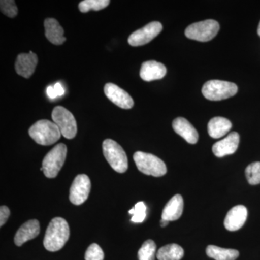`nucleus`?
Here are the masks:
<instances>
[{
	"label": "nucleus",
	"instance_id": "nucleus-1",
	"mask_svg": "<svg viewBox=\"0 0 260 260\" xmlns=\"http://www.w3.org/2000/svg\"><path fill=\"white\" fill-rule=\"evenodd\" d=\"M70 237V227L64 218H53L48 225L44 239V246L47 250L57 251L62 249Z\"/></svg>",
	"mask_w": 260,
	"mask_h": 260
},
{
	"label": "nucleus",
	"instance_id": "nucleus-2",
	"mask_svg": "<svg viewBox=\"0 0 260 260\" xmlns=\"http://www.w3.org/2000/svg\"><path fill=\"white\" fill-rule=\"evenodd\" d=\"M29 135L38 144L51 145L60 139L61 132L54 122L42 119L30 126Z\"/></svg>",
	"mask_w": 260,
	"mask_h": 260
},
{
	"label": "nucleus",
	"instance_id": "nucleus-3",
	"mask_svg": "<svg viewBox=\"0 0 260 260\" xmlns=\"http://www.w3.org/2000/svg\"><path fill=\"white\" fill-rule=\"evenodd\" d=\"M133 158L138 170L146 175L160 177L167 173L165 162L153 154L138 151L133 155Z\"/></svg>",
	"mask_w": 260,
	"mask_h": 260
},
{
	"label": "nucleus",
	"instance_id": "nucleus-4",
	"mask_svg": "<svg viewBox=\"0 0 260 260\" xmlns=\"http://www.w3.org/2000/svg\"><path fill=\"white\" fill-rule=\"evenodd\" d=\"M237 92L238 87L235 83L218 80H209L204 84L202 89V93L205 99L214 102L234 96Z\"/></svg>",
	"mask_w": 260,
	"mask_h": 260
},
{
	"label": "nucleus",
	"instance_id": "nucleus-5",
	"mask_svg": "<svg viewBox=\"0 0 260 260\" xmlns=\"http://www.w3.org/2000/svg\"><path fill=\"white\" fill-rule=\"evenodd\" d=\"M103 153L111 167L115 172L124 173L128 169V159L125 151L114 140L107 139L103 143Z\"/></svg>",
	"mask_w": 260,
	"mask_h": 260
},
{
	"label": "nucleus",
	"instance_id": "nucleus-6",
	"mask_svg": "<svg viewBox=\"0 0 260 260\" xmlns=\"http://www.w3.org/2000/svg\"><path fill=\"white\" fill-rule=\"evenodd\" d=\"M68 148L63 143L56 145L44 157L42 162L43 172L47 178H55L59 174L65 160Z\"/></svg>",
	"mask_w": 260,
	"mask_h": 260
},
{
	"label": "nucleus",
	"instance_id": "nucleus-7",
	"mask_svg": "<svg viewBox=\"0 0 260 260\" xmlns=\"http://www.w3.org/2000/svg\"><path fill=\"white\" fill-rule=\"evenodd\" d=\"M220 30V25L216 20H206L189 25L185 30L188 39L198 42H206L212 40Z\"/></svg>",
	"mask_w": 260,
	"mask_h": 260
},
{
	"label": "nucleus",
	"instance_id": "nucleus-8",
	"mask_svg": "<svg viewBox=\"0 0 260 260\" xmlns=\"http://www.w3.org/2000/svg\"><path fill=\"white\" fill-rule=\"evenodd\" d=\"M51 118L55 123L61 135L67 139H73L77 135L78 127L74 116L63 107H56L53 109Z\"/></svg>",
	"mask_w": 260,
	"mask_h": 260
},
{
	"label": "nucleus",
	"instance_id": "nucleus-9",
	"mask_svg": "<svg viewBox=\"0 0 260 260\" xmlns=\"http://www.w3.org/2000/svg\"><path fill=\"white\" fill-rule=\"evenodd\" d=\"M162 25L160 22H151L143 28L133 32L128 38V43L132 47H140L148 44L162 31Z\"/></svg>",
	"mask_w": 260,
	"mask_h": 260
},
{
	"label": "nucleus",
	"instance_id": "nucleus-10",
	"mask_svg": "<svg viewBox=\"0 0 260 260\" xmlns=\"http://www.w3.org/2000/svg\"><path fill=\"white\" fill-rule=\"evenodd\" d=\"M90 187L91 184L88 176L85 174L77 176L70 187V202L75 205L83 204L88 199Z\"/></svg>",
	"mask_w": 260,
	"mask_h": 260
},
{
	"label": "nucleus",
	"instance_id": "nucleus-11",
	"mask_svg": "<svg viewBox=\"0 0 260 260\" xmlns=\"http://www.w3.org/2000/svg\"><path fill=\"white\" fill-rule=\"evenodd\" d=\"M104 93L111 102L121 109H129L134 106V101L129 94L115 84H106Z\"/></svg>",
	"mask_w": 260,
	"mask_h": 260
},
{
	"label": "nucleus",
	"instance_id": "nucleus-12",
	"mask_svg": "<svg viewBox=\"0 0 260 260\" xmlns=\"http://www.w3.org/2000/svg\"><path fill=\"white\" fill-rule=\"evenodd\" d=\"M38 64V56L32 51H29L28 54H20L15 61V68L16 73L25 78L31 77L35 72Z\"/></svg>",
	"mask_w": 260,
	"mask_h": 260
},
{
	"label": "nucleus",
	"instance_id": "nucleus-13",
	"mask_svg": "<svg viewBox=\"0 0 260 260\" xmlns=\"http://www.w3.org/2000/svg\"><path fill=\"white\" fill-rule=\"evenodd\" d=\"M240 136L239 133L232 132L223 140L213 145V152L215 156L223 158L225 155H232L237 151L239 147Z\"/></svg>",
	"mask_w": 260,
	"mask_h": 260
},
{
	"label": "nucleus",
	"instance_id": "nucleus-14",
	"mask_svg": "<svg viewBox=\"0 0 260 260\" xmlns=\"http://www.w3.org/2000/svg\"><path fill=\"white\" fill-rule=\"evenodd\" d=\"M248 211L244 205H237L227 213L224 225L228 231L235 232L240 229L247 219Z\"/></svg>",
	"mask_w": 260,
	"mask_h": 260
},
{
	"label": "nucleus",
	"instance_id": "nucleus-15",
	"mask_svg": "<svg viewBox=\"0 0 260 260\" xmlns=\"http://www.w3.org/2000/svg\"><path fill=\"white\" fill-rule=\"evenodd\" d=\"M167 68L156 61H147L143 63L140 69V78L147 82L160 80L167 75Z\"/></svg>",
	"mask_w": 260,
	"mask_h": 260
},
{
	"label": "nucleus",
	"instance_id": "nucleus-16",
	"mask_svg": "<svg viewBox=\"0 0 260 260\" xmlns=\"http://www.w3.org/2000/svg\"><path fill=\"white\" fill-rule=\"evenodd\" d=\"M172 126L175 133L180 135L187 143L190 144H196L198 143L199 138L198 132L191 123L184 118L178 117L174 119Z\"/></svg>",
	"mask_w": 260,
	"mask_h": 260
},
{
	"label": "nucleus",
	"instance_id": "nucleus-17",
	"mask_svg": "<svg viewBox=\"0 0 260 260\" xmlns=\"http://www.w3.org/2000/svg\"><path fill=\"white\" fill-rule=\"evenodd\" d=\"M40 233V225L37 220H30L18 229L14 238L15 244L18 246L38 237Z\"/></svg>",
	"mask_w": 260,
	"mask_h": 260
},
{
	"label": "nucleus",
	"instance_id": "nucleus-18",
	"mask_svg": "<svg viewBox=\"0 0 260 260\" xmlns=\"http://www.w3.org/2000/svg\"><path fill=\"white\" fill-rule=\"evenodd\" d=\"M45 36L48 40L54 45H61L66 41L64 37V29L54 18H47L44 20Z\"/></svg>",
	"mask_w": 260,
	"mask_h": 260
},
{
	"label": "nucleus",
	"instance_id": "nucleus-19",
	"mask_svg": "<svg viewBox=\"0 0 260 260\" xmlns=\"http://www.w3.org/2000/svg\"><path fill=\"white\" fill-rule=\"evenodd\" d=\"M184 210V200L180 194H176L168 202L162 210V218L168 221H174L180 218Z\"/></svg>",
	"mask_w": 260,
	"mask_h": 260
},
{
	"label": "nucleus",
	"instance_id": "nucleus-20",
	"mask_svg": "<svg viewBox=\"0 0 260 260\" xmlns=\"http://www.w3.org/2000/svg\"><path fill=\"white\" fill-rule=\"evenodd\" d=\"M232 124L226 118L214 117L210 119L208 125V134L214 139L222 138L229 133Z\"/></svg>",
	"mask_w": 260,
	"mask_h": 260
},
{
	"label": "nucleus",
	"instance_id": "nucleus-21",
	"mask_svg": "<svg viewBox=\"0 0 260 260\" xmlns=\"http://www.w3.org/2000/svg\"><path fill=\"white\" fill-rule=\"evenodd\" d=\"M206 254L215 260H236L239 256V251L236 249H224L214 245L207 247Z\"/></svg>",
	"mask_w": 260,
	"mask_h": 260
},
{
	"label": "nucleus",
	"instance_id": "nucleus-22",
	"mask_svg": "<svg viewBox=\"0 0 260 260\" xmlns=\"http://www.w3.org/2000/svg\"><path fill=\"white\" fill-rule=\"evenodd\" d=\"M184 255V249L181 246L172 244L160 248L156 256L158 260H181Z\"/></svg>",
	"mask_w": 260,
	"mask_h": 260
},
{
	"label": "nucleus",
	"instance_id": "nucleus-23",
	"mask_svg": "<svg viewBox=\"0 0 260 260\" xmlns=\"http://www.w3.org/2000/svg\"><path fill=\"white\" fill-rule=\"evenodd\" d=\"M109 4V0H84L80 3L78 8L81 13H86L90 10L99 11L107 8Z\"/></svg>",
	"mask_w": 260,
	"mask_h": 260
},
{
	"label": "nucleus",
	"instance_id": "nucleus-24",
	"mask_svg": "<svg viewBox=\"0 0 260 260\" xmlns=\"http://www.w3.org/2000/svg\"><path fill=\"white\" fill-rule=\"evenodd\" d=\"M156 244L153 240H147L138 251L139 260H155Z\"/></svg>",
	"mask_w": 260,
	"mask_h": 260
},
{
	"label": "nucleus",
	"instance_id": "nucleus-25",
	"mask_svg": "<svg viewBox=\"0 0 260 260\" xmlns=\"http://www.w3.org/2000/svg\"><path fill=\"white\" fill-rule=\"evenodd\" d=\"M246 179L251 185L260 184V162L249 164L245 170Z\"/></svg>",
	"mask_w": 260,
	"mask_h": 260
},
{
	"label": "nucleus",
	"instance_id": "nucleus-26",
	"mask_svg": "<svg viewBox=\"0 0 260 260\" xmlns=\"http://www.w3.org/2000/svg\"><path fill=\"white\" fill-rule=\"evenodd\" d=\"M133 215L131 221L133 223H139L144 221L146 218V206L143 202H139L135 205V208L129 211Z\"/></svg>",
	"mask_w": 260,
	"mask_h": 260
},
{
	"label": "nucleus",
	"instance_id": "nucleus-27",
	"mask_svg": "<svg viewBox=\"0 0 260 260\" xmlns=\"http://www.w3.org/2000/svg\"><path fill=\"white\" fill-rule=\"evenodd\" d=\"M0 9L3 14L9 18H15L18 15V8L13 0H2L0 2Z\"/></svg>",
	"mask_w": 260,
	"mask_h": 260
},
{
	"label": "nucleus",
	"instance_id": "nucleus-28",
	"mask_svg": "<svg viewBox=\"0 0 260 260\" xmlns=\"http://www.w3.org/2000/svg\"><path fill=\"white\" fill-rule=\"evenodd\" d=\"M85 260H104V251L97 244H92L85 252Z\"/></svg>",
	"mask_w": 260,
	"mask_h": 260
},
{
	"label": "nucleus",
	"instance_id": "nucleus-29",
	"mask_svg": "<svg viewBox=\"0 0 260 260\" xmlns=\"http://www.w3.org/2000/svg\"><path fill=\"white\" fill-rule=\"evenodd\" d=\"M10 210L7 206H1L0 208V225L3 226L6 223L10 216Z\"/></svg>",
	"mask_w": 260,
	"mask_h": 260
},
{
	"label": "nucleus",
	"instance_id": "nucleus-30",
	"mask_svg": "<svg viewBox=\"0 0 260 260\" xmlns=\"http://www.w3.org/2000/svg\"><path fill=\"white\" fill-rule=\"evenodd\" d=\"M47 93L48 96L51 99H56L58 96L57 94L56 93L55 89L54 86H49L47 88Z\"/></svg>",
	"mask_w": 260,
	"mask_h": 260
},
{
	"label": "nucleus",
	"instance_id": "nucleus-31",
	"mask_svg": "<svg viewBox=\"0 0 260 260\" xmlns=\"http://www.w3.org/2000/svg\"><path fill=\"white\" fill-rule=\"evenodd\" d=\"M54 87L58 96H61V95H64V88H63L62 85H61L60 83H56L55 85H54Z\"/></svg>",
	"mask_w": 260,
	"mask_h": 260
},
{
	"label": "nucleus",
	"instance_id": "nucleus-32",
	"mask_svg": "<svg viewBox=\"0 0 260 260\" xmlns=\"http://www.w3.org/2000/svg\"><path fill=\"white\" fill-rule=\"evenodd\" d=\"M160 226L166 227V226H167L168 224L169 223V221H168V220H164V219H161V220H160Z\"/></svg>",
	"mask_w": 260,
	"mask_h": 260
},
{
	"label": "nucleus",
	"instance_id": "nucleus-33",
	"mask_svg": "<svg viewBox=\"0 0 260 260\" xmlns=\"http://www.w3.org/2000/svg\"><path fill=\"white\" fill-rule=\"evenodd\" d=\"M257 34H258V35H259V37H260V22H259V26H258Z\"/></svg>",
	"mask_w": 260,
	"mask_h": 260
}]
</instances>
